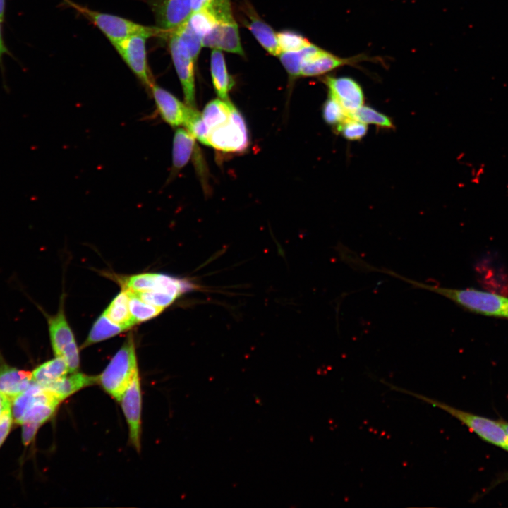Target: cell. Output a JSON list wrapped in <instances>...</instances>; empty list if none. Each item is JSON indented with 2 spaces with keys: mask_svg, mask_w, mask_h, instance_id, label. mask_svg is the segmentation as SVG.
<instances>
[{
  "mask_svg": "<svg viewBox=\"0 0 508 508\" xmlns=\"http://www.w3.org/2000/svg\"><path fill=\"white\" fill-rule=\"evenodd\" d=\"M306 47L298 51L282 52L279 55L282 64L293 78L301 76V66L306 54Z\"/></svg>",
  "mask_w": 508,
  "mask_h": 508,
  "instance_id": "obj_31",
  "label": "cell"
},
{
  "mask_svg": "<svg viewBox=\"0 0 508 508\" xmlns=\"http://www.w3.org/2000/svg\"><path fill=\"white\" fill-rule=\"evenodd\" d=\"M138 372L135 344L133 335L129 334L105 369L98 375V383L109 395L119 401Z\"/></svg>",
  "mask_w": 508,
  "mask_h": 508,
  "instance_id": "obj_3",
  "label": "cell"
},
{
  "mask_svg": "<svg viewBox=\"0 0 508 508\" xmlns=\"http://www.w3.org/2000/svg\"><path fill=\"white\" fill-rule=\"evenodd\" d=\"M179 43L186 48L197 61L202 45V38L190 28L188 20L172 31Z\"/></svg>",
  "mask_w": 508,
  "mask_h": 508,
  "instance_id": "obj_27",
  "label": "cell"
},
{
  "mask_svg": "<svg viewBox=\"0 0 508 508\" xmlns=\"http://www.w3.org/2000/svg\"><path fill=\"white\" fill-rule=\"evenodd\" d=\"M1 23V22L0 21V65L1 66L3 56L5 54H10V52L4 41Z\"/></svg>",
  "mask_w": 508,
  "mask_h": 508,
  "instance_id": "obj_41",
  "label": "cell"
},
{
  "mask_svg": "<svg viewBox=\"0 0 508 508\" xmlns=\"http://www.w3.org/2000/svg\"><path fill=\"white\" fill-rule=\"evenodd\" d=\"M133 294L145 302L163 309L172 304L178 298L172 294L162 292L149 291Z\"/></svg>",
  "mask_w": 508,
  "mask_h": 508,
  "instance_id": "obj_34",
  "label": "cell"
},
{
  "mask_svg": "<svg viewBox=\"0 0 508 508\" xmlns=\"http://www.w3.org/2000/svg\"><path fill=\"white\" fill-rule=\"evenodd\" d=\"M152 9L157 27L169 35L189 18L191 0H152Z\"/></svg>",
  "mask_w": 508,
  "mask_h": 508,
  "instance_id": "obj_11",
  "label": "cell"
},
{
  "mask_svg": "<svg viewBox=\"0 0 508 508\" xmlns=\"http://www.w3.org/2000/svg\"><path fill=\"white\" fill-rule=\"evenodd\" d=\"M47 323L53 353L55 356H59L68 344L75 341L64 313L63 302L54 315H47Z\"/></svg>",
  "mask_w": 508,
  "mask_h": 508,
  "instance_id": "obj_16",
  "label": "cell"
},
{
  "mask_svg": "<svg viewBox=\"0 0 508 508\" xmlns=\"http://www.w3.org/2000/svg\"><path fill=\"white\" fill-rule=\"evenodd\" d=\"M61 401L48 389L32 381L29 387L13 399L12 412L15 421L42 424L54 414Z\"/></svg>",
  "mask_w": 508,
  "mask_h": 508,
  "instance_id": "obj_4",
  "label": "cell"
},
{
  "mask_svg": "<svg viewBox=\"0 0 508 508\" xmlns=\"http://www.w3.org/2000/svg\"><path fill=\"white\" fill-rule=\"evenodd\" d=\"M365 56L341 58L321 48L306 58L301 66V76H315L327 73L344 65L364 60Z\"/></svg>",
  "mask_w": 508,
  "mask_h": 508,
  "instance_id": "obj_14",
  "label": "cell"
},
{
  "mask_svg": "<svg viewBox=\"0 0 508 508\" xmlns=\"http://www.w3.org/2000/svg\"><path fill=\"white\" fill-rule=\"evenodd\" d=\"M386 274L400 279L414 287L440 294L475 313L505 318L508 311V298L497 294L471 288L452 289L427 284L406 278L389 270H386Z\"/></svg>",
  "mask_w": 508,
  "mask_h": 508,
  "instance_id": "obj_1",
  "label": "cell"
},
{
  "mask_svg": "<svg viewBox=\"0 0 508 508\" xmlns=\"http://www.w3.org/2000/svg\"><path fill=\"white\" fill-rule=\"evenodd\" d=\"M126 331L122 327L111 321L104 313L94 323L83 347H85L114 337Z\"/></svg>",
  "mask_w": 508,
  "mask_h": 508,
  "instance_id": "obj_25",
  "label": "cell"
},
{
  "mask_svg": "<svg viewBox=\"0 0 508 508\" xmlns=\"http://www.w3.org/2000/svg\"><path fill=\"white\" fill-rule=\"evenodd\" d=\"M281 53L300 50L311 44L302 35L291 30H284L277 34Z\"/></svg>",
  "mask_w": 508,
  "mask_h": 508,
  "instance_id": "obj_30",
  "label": "cell"
},
{
  "mask_svg": "<svg viewBox=\"0 0 508 508\" xmlns=\"http://www.w3.org/2000/svg\"><path fill=\"white\" fill-rule=\"evenodd\" d=\"M69 373L64 360L60 356L45 361L32 372V380L41 385H48Z\"/></svg>",
  "mask_w": 508,
  "mask_h": 508,
  "instance_id": "obj_24",
  "label": "cell"
},
{
  "mask_svg": "<svg viewBox=\"0 0 508 508\" xmlns=\"http://www.w3.org/2000/svg\"><path fill=\"white\" fill-rule=\"evenodd\" d=\"M169 39L170 54L175 70L182 86L186 104L195 108V64L188 51L178 41L176 35L171 32Z\"/></svg>",
  "mask_w": 508,
  "mask_h": 508,
  "instance_id": "obj_9",
  "label": "cell"
},
{
  "mask_svg": "<svg viewBox=\"0 0 508 508\" xmlns=\"http://www.w3.org/2000/svg\"><path fill=\"white\" fill-rule=\"evenodd\" d=\"M123 289L133 293L162 292L177 298L196 289V286L186 279L157 273H143L132 275L121 281Z\"/></svg>",
  "mask_w": 508,
  "mask_h": 508,
  "instance_id": "obj_6",
  "label": "cell"
},
{
  "mask_svg": "<svg viewBox=\"0 0 508 508\" xmlns=\"http://www.w3.org/2000/svg\"><path fill=\"white\" fill-rule=\"evenodd\" d=\"M150 91L159 114L172 127L185 125L193 109L181 102L165 89L154 83Z\"/></svg>",
  "mask_w": 508,
  "mask_h": 508,
  "instance_id": "obj_12",
  "label": "cell"
},
{
  "mask_svg": "<svg viewBox=\"0 0 508 508\" xmlns=\"http://www.w3.org/2000/svg\"><path fill=\"white\" fill-rule=\"evenodd\" d=\"M103 313L125 330L136 324L130 311L128 296L123 289L111 301Z\"/></svg>",
  "mask_w": 508,
  "mask_h": 508,
  "instance_id": "obj_23",
  "label": "cell"
},
{
  "mask_svg": "<svg viewBox=\"0 0 508 508\" xmlns=\"http://www.w3.org/2000/svg\"><path fill=\"white\" fill-rule=\"evenodd\" d=\"M213 0H191L192 13L205 8H208Z\"/></svg>",
  "mask_w": 508,
  "mask_h": 508,
  "instance_id": "obj_39",
  "label": "cell"
},
{
  "mask_svg": "<svg viewBox=\"0 0 508 508\" xmlns=\"http://www.w3.org/2000/svg\"><path fill=\"white\" fill-rule=\"evenodd\" d=\"M235 108L229 100L216 99L210 102L201 114L208 134L210 131L226 121Z\"/></svg>",
  "mask_w": 508,
  "mask_h": 508,
  "instance_id": "obj_22",
  "label": "cell"
},
{
  "mask_svg": "<svg viewBox=\"0 0 508 508\" xmlns=\"http://www.w3.org/2000/svg\"><path fill=\"white\" fill-rule=\"evenodd\" d=\"M202 45L244 55L236 22L217 23L212 31L202 38Z\"/></svg>",
  "mask_w": 508,
  "mask_h": 508,
  "instance_id": "obj_15",
  "label": "cell"
},
{
  "mask_svg": "<svg viewBox=\"0 0 508 508\" xmlns=\"http://www.w3.org/2000/svg\"><path fill=\"white\" fill-rule=\"evenodd\" d=\"M349 117L365 124H374L382 128H392L390 119L369 107L361 106L349 115Z\"/></svg>",
  "mask_w": 508,
  "mask_h": 508,
  "instance_id": "obj_29",
  "label": "cell"
},
{
  "mask_svg": "<svg viewBox=\"0 0 508 508\" xmlns=\"http://www.w3.org/2000/svg\"><path fill=\"white\" fill-rule=\"evenodd\" d=\"M68 2L78 12L90 19L109 39L112 44L135 34L145 33L152 37L168 35L159 28L143 25L128 19L109 13H102Z\"/></svg>",
  "mask_w": 508,
  "mask_h": 508,
  "instance_id": "obj_5",
  "label": "cell"
},
{
  "mask_svg": "<svg viewBox=\"0 0 508 508\" xmlns=\"http://www.w3.org/2000/svg\"><path fill=\"white\" fill-rule=\"evenodd\" d=\"M119 402L128 426L130 442L140 452L142 394L139 372L123 393Z\"/></svg>",
  "mask_w": 508,
  "mask_h": 508,
  "instance_id": "obj_10",
  "label": "cell"
},
{
  "mask_svg": "<svg viewBox=\"0 0 508 508\" xmlns=\"http://www.w3.org/2000/svg\"><path fill=\"white\" fill-rule=\"evenodd\" d=\"M505 318H507V319H508V311H507V315H506Z\"/></svg>",
  "mask_w": 508,
  "mask_h": 508,
  "instance_id": "obj_44",
  "label": "cell"
},
{
  "mask_svg": "<svg viewBox=\"0 0 508 508\" xmlns=\"http://www.w3.org/2000/svg\"><path fill=\"white\" fill-rule=\"evenodd\" d=\"M500 423H501L502 425L503 426L504 429L505 430V431H506V433H507V435H508V423L503 422V421L502 422V421H501Z\"/></svg>",
  "mask_w": 508,
  "mask_h": 508,
  "instance_id": "obj_43",
  "label": "cell"
},
{
  "mask_svg": "<svg viewBox=\"0 0 508 508\" xmlns=\"http://www.w3.org/2000/svg\"><path fill=\"white\" fill-rule=\"evenodd\" d=\"M322 116L327 123L335 126L349 117L341 104L330 96L323 105Z\"/></svg>",
  "mask_w": 508,
  "mask_h": 508,
  "instance_id": "obj_32",
  "label": "cell"
},
{
  "mask_svg": "<svg viewBox=\"0 0 508 508\" xmlns=\"http://www.w3.org/2000/svg\"><path fill=\"white\" fill-rule=\"evenodd\" d=\"M188 22L193 31L201 38L212 31L217 24L215 17L208 8L193 12Z\"/></svg>",
  "mask_w": 508,
  "mask_h": 508,
  "instance_id": "obj_28",
  "label": "cell"
},
{
  "mask_svg": "<svg viewBox=\"0 0 508 508\" xmlns=\"http://www.w3.org/2000/svg\"><path fill=\"white\" fill-rule=\"evenodd\" d=\"M22 439L25 445H28L32 440L37 430L41 425L40 423L27 422L22 424Z\"/></svg>",
  "mask_w": 508,
  "mask_h": 508,
  "instance_id": "obj_37",
  "label": "cell"
},
{
  "mask_svg": "<svg viewBox=\"0 0 508 508\" xmlns=\"http://www.w3.org/2000/svg\"><path fill=\"white\" fill-rule=\"evenodd\" d=\"M11 409V400L0 393V419Z\"/></svg>",
  "mask_w": 508,
  "mask_h": 508,
  "instance_id": "obj_40",
  "label": "cell"
},
{
  "mask_svg": "<svg viewBox=\"0 0 508 508\" xmlns=\"http://www.w3.org/2000/svg\"><path fill=\"white\" fill-rule=\"evenodd\" d=\"M325 83L329 96L336 99L348 116L363 106L364 95L360 85L349 77H327Z\"/></svg>",
  "mask_w": 508,
  "mask_h": 508,
  "instance_id": "obj_13",
  "label": "cell"
},
{
  "mask_svg": "<svg viewBox=\"0 0 508 508\" xmlns=\"http://www.w3.org/2000/svg\"><path fill=\"white\" fill-rule=\"evenodd\" d=\"M32 381V373L5 363L0 365V393L10 400L24 392Z\"/></svg>",
  "mask_w": 508,
  "mask_h": 508,
  "instance_id": "obj_18",
  "label": "cell"
},
{
  "mask_svg": "<svg viewBox=\"0 0 508 508\" xmlns=\"http://www.w3.org/2000/svg\"><path fill=\"white\" fill-rule=\"evenodd\" d=\"M6 0H0V21L2 23L4 18Z\"/></svg>",
  "mask_w": 508,
  "mask_h": 508,
  "instance_id": "obj_42",
  "label": "cell"
},
{
  "mask_svg": "<svg viewBox=\"0 0 508 508\" xmlns=\"http://www.w3.org/2000/svg\"><path fill=\"white\" fill-rule=\"evenodd\" d=\"M12 423L11 410L7 411L0 419V447L8 435Z\"/></svg>",
  "mask_w": 508,
  "mask_h": 508,
  "instance_id": "obj_38",
  "label": "cell"
},
{
  "mask_svg": "<svg viewBox=\"0 0 508 508\" xmlns=\"http://www.w3.org/2000/svg\"><path fill=\"white\" fill-rule=\"evenodd\" d=\"M95 383H98V376L75 372L42 386L62 401L79 390Z\"/></svg>",
  "mask_w": 508,
  "mask_h": 508,
  "instance_id": "obj_17",
  "label": "cell"
},
{
  "mask_svg": "<svg viewBox=\"0 0 508 508\" xmlns=\"http://www.w3.org/2000/svg\"><path fill=\"white\" fill-rule=\"evenodd\" d=\"M192 134L184 128H178L174 136L172 150V172L175 174L190 160L195 141Z\"/></svg>",
  "mask_w": 508,
  "mask_h": 508,
  "instance_id": "obj_21",
  "label": "cell"
},
{
  "mask_svg": "<svg viewBox=\"0 0 508 508\" xmlns=\"http://www.w3.org/2000/svg\"><path fill=\"white\" fill-rule=\"evenodd\" d=\"M245 11L248 16V20L244 23L246 27L267 52L273 56H279L281 52L273 29L255 13L253 8L247 6Z\"/></svg>",
  "mask_w": 508,
  "mask_h": 508,
  "instance_id": "obj_19",
  "label": "cell"
},
{
  "mask_svg": "<svg viewBox=\"0 0 508 508\" xmlns=\"http://www.w3.org/2000/svg\"><path fill=\"white\" fill-rule=\"evenodd\" d=\"M125 291L128 296L130 311L135 323L150 320L163 311V308L149 304L133 293L128 290Z\"/></svg>",
  "mask_w": 508,
  "mask_h": 508,
  "instance_id": "obj_26",
  "label": "cell"
},
{
  "mask_svg": "<svg viewBox=\"0 0 508 508\" xmlns=\"http://www.w3.org/2000/svg\"><path fill=\"white\" fill-rule=\"evenodd\" d=\"M210 70L217 95L222 99L229 100L228 94L234 85V81L227 71L224 55L219 49H214L211 53Z\"/></svg>",
  "mask_w": 508,
  "mask_h": 508,
  "instance_id": "obj_20",
  "label": "cell"
},
{
  "mask_svg": "<svg viewBox=\"0 0 508 508\" xmlns=\"http://www.w3.org/2000/svg\"><path fill=\"white\" fill-rule=\"evenodd\" d=\"M367 126L351 117L337 126V130L349 140H357L364 137L367 133Z\"/></svg>",
  "mask_w": 508,
  "mask_h": 508,
  "instance_id": "obj_33",
  "label": "cell"
},
{
  "mask_svg": "<svg viewBox=\"0 0 508 508\" xmlns=\"http://www.w3.org/2000/svg\"><path fill=\"white\" fill-rule=\"evenodd\" d=\"M207 145L225 152H240L248 147L247 127L236 108L226 121L209 132Z\"/></svg>",
  "mask_w": 508,
  "mask_h": 508,
  "instance_id": "obj_7",
  "label": "cell"
},
{
  "mask_svg": "<svg viewBox=\"0 0 508 508\" xmlns=\"http://www.w3.org/2000/svg\"><path fill=\"white\" fill-rule=\"evenodd\" d=\"M381 382L392 390L406 394L433 407L441 409L458 419L485 441L508 451V435L500 422L460 410L435 399L394 386L385 380Z\"/></svg>",
  "mask_w": 508,
  "mask_h": 508,
  "instance_id": "obj_2",
  "label": "cell"
},
{
  "mask_svg": "<svg viewBox=\"0 0 508 508\" xmlns=\"http://www.w3.org/2000/svg\"><path fill=\"white\" fill-rule=\"evenodd\" d=\"M150 35L138 33L128 37L113 46L140 82L150 91L155 83L150 74L146 50V41Z\"/></svg>",
  "mask_w": 508,
  "mask_h": 508,
  "instance_id": "obj_8",
  "label": "cell"
},
{
  "mask_svg": "<svg viewBox=\"0 0 508 508\" xmlns=\"http://www.w3.org/2000/svg\"><path fill=\"white\" fill-rule=\"evenodd\" d=\"M66 362L69 370V373L78 371L80 365L79 349L75 341L68 344L62 351L61 355Z\"/></svg>",
  "mask_w": 508,
  "mask_h": 508,
  "instance_id": "obj_36",
  "label": "cell"
},
{
  "mask_svg": "<svg viewBox=\"0 0 508 508\" xmlns=\"http://www.w3.org/2000/svg\"><path fill=\"white\" fill-rule=\"evenodd\" d=\"M208 9L215 17L217 23L235 22L231 11V0H213Z\"/></svg>",
  "mask_w": 508,
  "mask_h": 508,
  "instance_id": "obj_35",
  "label": "cell"
}]
</instances>
